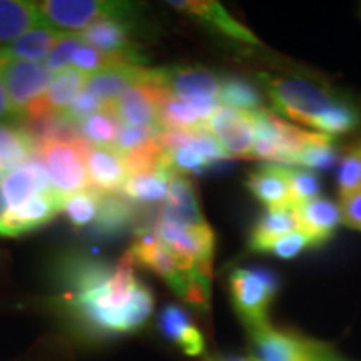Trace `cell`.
<instances>
[{"instance_id":"cell-1","label":"cell","mask_w":361,"mask_h":361,"mask_svg":"<svg viewBox=\"0 0 361 361\" xmlns=\"http://www.w3.org/2000/svg\"><path fill=\"white\" fill-rule=\"evenodd\" d=\"M64 303L72 314L101 335L139 329L152 313L154 295L134 273L126 255L116 266L78 261L66 271Z\"/></svg>"},{"instance_id":"cell-2","label":"cell","mask_w":361,"mask_h":361,"mask_svg":"<svg viewBox=\"0 0 361 361\" xmlns=\"http://www.w3.org/2000/svg\"><path fill=\"white\" fill-rule=\"evenodd\" d=\"M134 264H141L161 276L179 298L200 310H207L211 298V273L174 255L157 239L154 231H142L126 252Z\"/></svg>"},{"instance_id":"cell-3","label":"cell","mask_w":361,"mask_h":361,"mask_svg":"<svg viewBox=\"0 0 361 361\" xmlns=\"http://www.w3.org/2000/svg\"><path fill=\"white\" fill-rule=\"evenodd\" d=\"M258 79L278 116L311 128L314 133L324 116L345 101L335 90L303 78L259 74Z\"/></svg>"},{"instance_id":"cell-4","label":"cell","mask_w":361,"mask_h":361,"mask_svg":"<svg viewBox=\"0 0 361 361\" xmlns=\"http://www.w3.org/2000/svg\"><path fill=\"white\" fill-rule=\"evenodd\" d=\"M37 4L40 22L61 32H80L102 19H128L134 4L111 0H45Z\"/></svg>"},{"instance_id":"cell-5","label":"cell","mask_w":361,"mask_h":361,"mask_svg":"<svg viewBox=\"0 0 361 361\" xmlns=\"http://www.w3.org/2000/svg\"><path fill=\"white\" fill-rule=\"evenodd\" d=\"M52 75L42 62L22 61L0 54V78L8 101L22 121L30 119L39 109Z\"/></svg>"},{"instance_id":"cell-6","label":"cell","mask_w":361,"mask_h":361,"mask_svg":"<svg viewBox=\"0 0 361 361\" xmlns=\"http://www.w3.org/2000/svg\"><path fill=\"white\" fill-rule=\"evenodd\" d=\"M89 144L49 142L35 149L34 154L42 162L52 191L61 200L89 188L87 156Z\"/></svg>"},{"instance_id":"cell-7","label":"cell","mask_w":361,"mask_h":361,"mask_svg":"<svg viewBox=\"0 0 361 361\" xmlns=\"http://www.w3.org/2000/svg\"><path fill=\"white\" fill-rule=\"evenodd\" d=\"M166 159L176 173L200 174L218 161L228 159V154L213 134L207 130H164L161 134Z\"/></svg>"},{"instance_id":"cell-8","label":"cell","mask_w":361,"mask_h":361,"mask_svg":"<svg viewBox=\"0 0 361 361\" xmlns=\"http://www.w3.org/2000/svg\"><path fill=\"white\" fill-rule=\"evenodd\" d=\"M255 146L251 159H263L273 164L293 166V161L303 147L310 130L296 128L273 111L255 112Z\"/></svg>"},{"instance_id":"cell-9","label":"cell","mask_w":361,"mask_h":361,"mask_svg":"<svg viewBox=\"0 0 361 361\" xmlns=\"http://www.w3.org/2000/svg\"><path fill=\"white\" fill-rule=\"evenodd\" d=\"M233 305L247 329L268 324V311L278 291V281L263 269L238 268L229 276Z\"/></svg>"},{"instance_id":"cell-10","label":"cell","mask_w":361,"mask_h":361,"mask_svg":"<svg viewBox=\"0 0 361 361\" xmlns=\"http://www.w3.org/2000/svg\"><path fill=\"white\" fill-rule=\"evenodd\" d=\"M166 89L157 80L154 69L152 79L129 87L114 104H109L121 124L134 128L162 130L159 123V109ZM164 133V130H162Z\"/></svg>"},{"instance_id":"cell-11","label":"cell","mask_w":361,"mask_h":361,"mask_svg":"<svg viewBox=\"0 0 361 361\" xmlns=\"http://www.w3.org/2000/svg\"><path fill=\"white\" fill-rule=\"evenodd\" d=\"M154 234L174 255L201 266L202 269L213 271L214 233L209 224L201 228H186L159 218Z\"/></svg>"},{"instance_id":"cell-12","label":"cell","mask_w":361,"mask_h":361,"mask_svg":"<svg viewBox=\"0 0 361 361\" xmlns=\"http://www.w3.org/2000/svg\"><path fill=\"white\" fill-rule=\"evenodd\" d=\"M204 129L214 135L228 157L251 159L256 137L255 112L219 106V109L204 124Z\"/></svg>"},{"instance_id":"cell-13","label":"cell","mask_w":361,"mask_h":361,"mask_svg":"<svg viewBox=\"0 0 361 361\" xmlns=\"http://www.w3.org/2000/svg\"><path fill=\"white\" fill-rule=\"evenodd\" d=\"M252 358L258 361H314L318 341L271 324L250 329Z\"/></svg>"},{"instance_id":"cell-14","label":"cell","mask_w":361,"mask_h":361,"mask_svg":"<svg viewBox=\"0 0 361 361\" xmlns=\"http://www.w3.org/2000/svg\"><path fill=\"white\" fill-rule=\"evenodd\" d=\"M157 80L169 96L180 101H218L223 79L200 66H174L156 69Z\"/></svg>"},{"instance_id":"cell-15","label":"cell","mask_w":361,"mask_h":361,"mask_svg":"<svg viewBox=\"0 0 361 361\" xmlns=\"http://www.w3.org/2000/svg\"><path fill=\"white\" fill-rule=\"evenodd\" d=\"M78 34L84 44L94 47L104 56L130 62V64H144L139 47L133 42L130 25L126 19L97 20Z\"/></svg>"},{"instance_id":"cell-16","label":"cell","mask_w":361,"mask_h":361,"mask_svg":"<svg viewBox=\"0 0 361 361\" xmlns=\"http://www.w3.org/2000/svg\"><path fill=\"white\" fill-rule=\"evenodd\" d=\"M62 200L57 194H39L24 204L7 209L0 216V236L16 238L42 228L61 213Z\"/></svg>"},{"instance_id":"cell-17","label":"cell","mask_w":361,"mask_h":361,"mask_svg":"<svg viewBox=\"0 0 361 361\" xmlns=\"http://www.w3.org/2000/svg\"><path fill=\"white\" fill-rule=\"evenodd\" d=\"M152 75H154V69L130 64V62H119V64L104 67V69L87 75L85 90H89L99 101L109 106L123 96L129 87L146 82L152 79Z\"/></svg>"},{"instance_id":"cell-18","label":"cell","mask_w":361,"mask_h":361,"mask_svg":"<svg viewBox=\"0 0 361 361\" xmlns=\"http://www.w3.org/2000/svg\"><path fill=\"white\" fill-rule=\"evenodd\" d=\"M168 4L176 11L184 12L194 17V19L201 20L202 24L209 25L211 29L218 30L226 37L243 44L261 45V40L256 37V34L234 19L219 2H213V0H173V2Z\"/></svg>"},{"instance_id":"cell-19","label":"cell","mask_w":361,"mask_h":361,"mask_svg":"<svg viewBox=\"0 0 361 361\" xmlns=\"http://www.w3.org/2000/svg\"><path fill=\"white\" fill-rule=\"evenodd\" d=\"M49 192H54L51 183H49L42 162L35 154L24 166L7 173L0 183V197L7 209L19 207L30 197Z\"/></svg>"},{"instance_id":"cell-20","label":"cell","mask_w":361,"mask_h":361,"mask_svg":"<svg viewBox=\"0 0 361 361\" xmlns=\"http://www.w3.org/2000/svg\"><path fill=\"white\" fill-rule=\"evenodd\" d=\"M89 188L101 194H117L128 180L124 156L112 146L90 147L85 156Z\"/></svg>"},{"instance_id":"cell-21","label":"cell","mask_w":361,"mask_h":361,"mask_svg":"<svg viewBox=\"0 0 361 361\" xmlns=\"http://www.w3.org/2000/svg\"><path fill=\"white\" fill-rule=\"evenodd\" d=\"M298 229L310 238L314 246H322L335 234L341 224L340 204L328 197H314L303 204L295 206Z\"/></svg>"},{"instance_id":"cell-22","label":"cell","mask_w":361,"mask_h":361,"mask_svg":"<svg viewBox=\"0 0 361 361\" xmlns=\"http://www.w3.org/2000/svg\"><path fill=\"white\" fill-rule=\"evenodd\" d=\"M159 218L186 228H201L207 224L192 183L184 174L174 173Z\"/></svg>"},{"instance_id":"cell-23","label":"cell","mask_w":361,"mask_h":361,"mask_svg":"<svg viewBox=\"0 0 361 361\" xmlns=\"http://www.w3.org/2000/svg\"><path fill=\"white\" fill-rule=\"evenodd\" d=\"M247 189L266 209L293 206L288 186V166L264 162L247 176Z\"/></svg>"},{"instance_id":"cell-24","label":"cell","mask_w":361,"mask_h":361,"mask_svg":"<svg viewBox=\"0 0 361 361\" xmlns=\"http://www.w3.org/2000/svg\"><path fill=\"white\" fill-rule=\"evenodd\" d=\"M85 80H87V74L75 67H67L64 71L56 72L39 109L30 119L45 114H64L71 104L75 101V97L85 89Z\"/></svg>"},{"instance_id":"cell-25","label":"cell","mask_w":361,"mask_h":361,"mask_svg":"<svg viewBox=\"0 0 361 361\" xmlns=\"http://www.w3.org/2000/svg\"><path fill=\"white\" fill-rule=\"evenodd\" d=\"M174 173L176 171L166 161L159 168L147 171V173L129 176L121 192H123L126 200H129L130 202H137V204L164 202L166 197H168L169 184Z\"/></svg>"},{"instance_id":"cell-26","label":"cell","mask_w":361,"mask_h":361,"mask_svg":"<svg viewBox=\"0 0 361 361\" xmlns=\"http://www.w3.org/2000/svg\"><path fill=\"white\" fill-rule=\"evenodd\" d=\"M42 25L37 4L25 0H0V49Z\"/></svg>"},{"instance_id":"cell-27","label":"cell","mask_w":361,"mask_h":361,"mask_svg":"<svg viewBox=\"0 0 361 361\" xmlns=\"http://www.w3.org/2000/svg\"><path fill=\"white\" fill-rule=\"evenodd\" d=\"M161 329L164 336L179 346L189 356H200L204 351L202 333L194 326L186 311L169 305L161 313Z\"/></svg>"},{"instance_id":"cell-28","label":"cell","mask_w":361,"mask_h":361,"mask_svg":"<svg viewBox=\"0 0 361 361\" xmlns=\"http://www.w3.org/2000/svg\"><path fill=\"white\" fill-rule=\"evenodd\" d=\"M64 34L66 32H61V30L52 29L49 25H37L22 37L13 40L12 44H8L7 47L0 49V54L6 57L22 59V61L30 62L45 61Z\"/></svg>"},{"instance_id":"cell-29","label":"cell","mask_w":361,"mask_h":361,"mask_svg":"<svg viewBox=\"0 0 361 361\" xmlns=\"http://www.w3.org/2000/svg\"><path fill=\"white\" fill-rule=\"evenodd\" d=\"M298 229L296 211L295 206L274 207V209H266L263 216L258 219L255 229L251 233L250 247L252 251L264 252L271 243L283 238L284 234L293 233Z\"/></svg>"},{"instance_id":"cell-30","label":"cell","mask_w":361,"mask_h":361,"mask_svg":"<svg viewBox=\"0 0 361 361\" xmlns=\"http://www.w3.org/2000/svg\"><path fill=\"white\" fill-rule=\"evenodd\" d=\"M135 218L134 202L123 194H102L101 204L94 221V233L99 236H116L133 224Z\"/></svg>"},{"instance_id":"cell-31","label":"cell","mask_w":361,"mask_h":361,"mask_svg":"<svg viewBox=\"0 0 361 361\" xmlns=\"http://www.w3.org/2000/svg\"><path fill=\"white\" fill-rule=\"evenodd\" d=\"M35 147L24 128L0 124V171H11L24 166L34 156Z\"/></svg>"},{"instance_id":"cell-32","label":"cell","mask_w":361,"mask_h":361,"mask_svg":"<svg viewBox=\"0 0 361 361\" xmlns=\"http://www.w3.org/2000/svg\"><path fill=\"white\" fill-rule=\"evenodd\" d=\"M335 154L336 149L331 135L310 130L303 147L300 149L295 161H293V168H303L310 171L329 168L335 161Z\"/></svg>"},{"instance_id":"cell-33","label":"cell","mask_w":361,"mask_h":361,"mask_svg":"<svg viewBox=\"0 0 361 361\" xmlns=\"http://www.w3.org/2000/svg\"><path fill=\"white\" fill-rule=\"evenodd\" d=\"M119 126L121 123L114 111L111 109V106H106L97 114L87 117V119L78 124V130L80 137L90 147H106L114 144Z\"/></svg>"},{"instance_id":"cell-34","label":"cell","mask_w":361,"mask_h":361,"mask_svg":"<svg viewBox=\"0 0 361 361\" xmlns=\"http://www.w3.org/2000/svg\"><path fill=\"white\" fill-rule=\"evenodd\" d=\"M219 104L238 111L256 112L264 109L263 97L255 85L238 78H226L221 82Z\"/></svg>"},{"instance_id":"cell-35","label":"cell","mask_w":361,"mask_h":361,"mask_svg":"<svg viewBox=\"0 0 361 361\" xmlns=\"http://www.w3.org/2000/svg\"><path fill=\"white\" fill-rule=\"evenodd\" d=\"M102 194L94 191L92 188L84 189V191L71 194L62 200L61 211L74 228H84L96 221L99 204H101Z\"/></svg>"},{"instance_id":"cell-36","label":"cell","mask_w":361,"mask_h":361,"mask_svg":"<svg viewBox=\"0 0 361 361\" xmlns=\"http://www.w3.org/2000/svg\"><path fill=\"white\" fill-rule=\"evenodd\" d=\"M361 191V142L346 152L338 169V197L346 200Z\"/></svg>"},{"instance_id":"cell-37","label":"cell","mask_w":361,"mask_h":361,"mask_svg":"<svg viewBox=\"0 0 361 361\" xmlns=\"http://www.w3.org/2000/svg\"><path fill=\"white\" fill-rule=\"evenodd\" d=\"M288 186L293 206H300L319 197V183L313 171L288 166Z\"/></svg>"},{"instance_id":"cell-38","label":"cell","mask_w":361,"mask_h":361,"mask_svg":"<svg viewBox=\"0 0 361 361\" xmlns=\"http://www.w3.org/2000/svg\"><path fill=\"white\" fill-rule=\"evenodd\" d=\"M84 42L80 40L79 34L75 32H66L62 35L61 40L56 44V47L52 49V52L49 54V57L45 59V66L47 69L56 74L59 71H64L67 67L72 66V57L78 49L82 45Z\"/></svg>"},{"instance_id":"cell-39","label":"cell","mask_w":361,"mask_h":361,"mask_svg":"<svg viewBox=\"0 0 361 361\" xmlns=\"http://www.w3.org/2000/svg\"><path fill=\"white\" fill-rule=\"evenodd\" d=\"M161 134L162 130H157V129H144V128H134V126L121 124L112 147L117 149V151L124 156V154H129V152H133L134 149L144 146L146 142L152 141V139Z\"/></svg>"},{"instance_id":"cell-40","label":"cell","mask_w":361,"mask_h":361,"mask_svg":"<svg viewBox=\"0 0 361 361\" xmlns=\"http://www.w3.org/2000/svg\"><path fill=\"white\" fill-rule=\"evenodd\" d=\"M119 59L109 57V56H104L99 51H96L94 47H90L87 44H82L80 47L75 51L74 57H72V66L75 69L82 71L84 74H94V72L104 69V67H109L112 64H119Z\"/></svg>"},{"instance_id":"cell-41","label":"cell","mask_w":361,"mask_h":361,"mask_svg":"<svg viewBox=\"0 0 361 361\" xmlns=\"http://www.w3.org/2000/svg\"><path fill=\"white\" fill-rule=\"evenodd\" d=\"M306 247H313V243L310 241V238L306 236L305 233L296 229V231L284 234L283 238L271 243V245L264 250V252H271V255L283 259H293L296 258L300 252H303Z\"/></svg>"},{"instance_id":"cell-42","label":"cell","mask_w":361,"mask_h":361,"mask_svg":"<svg viewBox=\"0 0 361 361\" xmlns=\"http://www.w3.org/2000/svg\"><path fill=\"white\" fill-rule=\"evenodd\" d=\"M104 107H106V104L99 101V99L94 96V94H90L89 90H82V92L79 94L78 97H75V101L71 104V107L67 109L64 114L66 119H69L72 124H80L82 121L87 119V117L97 114L99 111H102Z\"/></svg>"},{"instance_id":"cell-43","label":"cell","mask_w":361,"mask_h":361,"mask_svg":"<svg viewBox=\"0 0 361 361\" xmlns=\"http://www.w3.org/2000/svg\"><path fill=\"white\" fill-rule=\"evenodd\" d=\"M338 204H340L341 224L361 233V191L346 200H340Z\"/></svg>"},{"instance_id":"cell-44","label":"cell","mask_w":361,"mask_h":361,"mask_svg":"<svg viewBox=\"0 0 361 361\" xmlns=\"http://www.w3.org/2000/svg\"><path fill=\"white\" fill-rule=\"evenodd\" d=\"M17 119H20V117L12 107L11 101H8L2 78H0V121H17Z\"/></svg>"},{"instance_id":"cell-45","label":"cell","mask_w":361,"mask_h":361,"mask_svg":"<svg viewBox=\"0 0 361 361\" xmlns=\"http://www.w3.org/2000/svg\"><path fill=\"white\" fill-rule=\"evenodd\" d=\"M314 361H353V360H348L345 358V356L338 355L331 346L318 341V346H316V353H314Z\"/></svg>"},{"instance_id":"cell-46","label":"cell","mask_w":361,"mask_h":361,"mask_svg":"<svg viewBox=\"0 0 361 361\" xmlns=\"http://www.w3.org/2000/svg\"><path fill=\"white\" fill-rule=\"evenodd\" d=\"M204 361H250L247 358H239V356H223V355H214L207 356Z\"/></svg>"},{"instance_id":"cell-47","label":"cell","mask_w":361,"mask_h":361,"mask_svg":"<svg viewBox=\"0 0 361 361\" xmlns=\"http://www.w3.org/2000/svg\"><path fill=\"white\" fill-rule=\"evenodd\" d=\"M2 179H4V173H2V171H0V183H2Z\"/></svg>"},{"instance_id":"cell-48","label":"cell","mask_w":361,"mask_h":361,"mask_svg":"<svg viewBox=\"0 0 361 361\" xmlns=\"http://www.w3.org/2000/svg\"><path fill=\"white\" fill-rule=\"evenodd\" d=\"M247 360H250V361H258V360H255V358H252V356H250V358H247Z\"/></svg>"}]
</instances>
